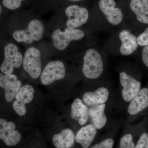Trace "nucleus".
<instances>
[{"label": "nucleus", "mask_w": 148, "mask_h": 148, "mask_svg": "<svg viewBox=\"0 0 148 148\" xmlns=\"http://www.w3.org/2000/svg\"><path fill=\"white\" fill-rule=\"evenodd\" d=\"M44 33L43 23L39 19H33L29 21L26 29L14 32L12 37L16 42L31 44L40 40Z\"/></svg>", "instance_id": "obj_1"}, {"label": "nucleus", "mask_w": 148, "mask_h": 148, "mask_svg": "<svg viewBox=\"0 0 148 148\" xmlns=\"http://www.w3.org/2000/svg\"><path fill=\"white\" fill-rule=\"evenodd\" d=\"M103 63L101 54L90 48L86 51L83 58L82 72L86 77L95 79L100 76L103 71Z\"/></svg>", "instance_id": "obj_2"}, {"label": "nucleus", "mask_w": 148, "mask_h": 148, "mask_svg": "<svg viewBox=\"0 0 148 148\" xmlns=\"http://www.w3.org/2000/svg\"><path fill=\"white\" fill-rule=\"evenodd\" d=\"M23 56L15 44H7L4 49V60L0 67L2 73L12 74L15 68L18 69L22 65Z\"/></svg>", "instance_id": "obj_3"}, {"label": "nucleus", "mask_w": 148, "mask_h": 148, "mask_svg": "<svg viewBox=\"0 0 148 148\" xmlns=\"http://www.w3.org/2000/svg\"><path fill=\"white\" fill-rule=\"evenodd\" d=\"M85 33L82 30L67 27L64 31L56 29L51 36L53 46L59 51L65 50L73 41L82 39Z\"/></svg>", "instance_id": "obj_4"}, {"label": "nucleus", "mask_w": 148, "mask_h": 148, "mask_svg": "<svg viewBox=\"0 0 148 148\" xmlns=\"http://www.w3.org/2000/svg\"><path fill=\"white\" fill-rule=\"evenodd\" d=\"M23 69L31 78L36 79L42 73L41 54L38 49L34 47L28 48L23 57Z\"/></svg>", "instance_id": "obj_5"}, {"label": "nucleus", "mask_w": 148, "mask_h": 148, "mask_svg": "<svg viewBox=\"0 0 148 148\" xmlns=\"http://www.w3.org/2000/svg\"><path fill=\"white\" fill-rule=\"evenodd\" d=\"M66 75L65 65L62 61L56 60L48 63L42 72L40 79L43 85H48L64 78Z\"/></svg>", "instance_id": "obj_6"}, {"label": "nucleus", "mask_w": 148, "mask_h": 148, "mask_svg": "<svg viewBox=\"0 0 148 148\" xmlns=\"http://www.w3.org/2000/svg\"><path fill=\"white\" fill-rule=\"evenodd\" d=\"M65 13L68 18L66 27L73 29H77L84 25L89 17V13L87 9L76 5L67 7L65 10Z\"/></svg>", "instance_id": "obj_7"}, {"label": "nucleus", "mask_w": 148, "mask_h": 148, "mask_svg": "<svg viewBox=\"0 0 148 148\" xmlns=\"http://www.w3.org/2000/svg\"><path fill=\"white\" fill-rule=\"evenodd\" d=\"M98 6L110 24L116 26L122 21L123 12L117 6L115 0H100Z\"/></svg>", "instance_id": "obj_8"}, {"label": "nucleus", "mask_w": 148, "mask_h": 148, "mask_svg": "<svg viewBox=\"0 0 148 148\" xmlns=\"http://www.w3.org/2000/svg\"><path fill=\"white\" fill-rule=\"evenodd\" d=\"M15 128L16 125L13 122L0 119V139L6 145L13 147L21 141V133Z\"/></svg>", "instance_id": "obj_9"}, {"label": "nucleus", "mask_w": 148, "mask_h": 148, "mask_svg": "<svg viewBox=\"0 0 148 148\" xmlns=\"http://www.w3.org/2000/svg\"><path fill=\"white\" fill-rule=\"evenodd\" d=\"M34 89L32 85L26 84L21 86L15 95L13 104L14 110L18 115L23 116L27 113L26 104L31 103L34 97Z\"/></svg>", "instance_id": "obj_10"}, {"label": "nucleus", "mask_w": 148, "mask_h": 148, "mask_svg": "<svg viewBox=\"0 0 148 148\" xmlns=\"http://www.w3.org/2000/svg\"><path fill=\"white\" fill-rule=\"evenodd\" d=\"M119 78L123 88L122 90L123 98L125 102H130L140 91L141 83L124 72L120 73Z\"/></svg>", "instance_id": "obj_11"}, {"label": "nucleus", "mask_w": 148, "mask_h": 148, "mask_svg": "<svg viewBox=\"0 0 148 148\" xmlns=\"http://www.w3.org/2000/svg\"><path fill=\"white\" fill-rule=\"evenodd\" d=\"M0 86L5 90V98L8 102H11L21 86V81L12 74L0 73Z\"/></svg>", "instance_id": "obj_12"}, {"label": "nucleus", "mask_w": 148, "mask_h": 148, "mask_svg": "<svg viewBox=\"0 0 148 148\" xmlns=\"http://www.w3.org/2000/svg\"><path fill=\"white\" fill-rule=\"evenodd\" d=\"M119 37L121 42L120 52L123 55H130L138 48L137 38L129 31L122 30L119 33Z\"/></svg>", "instance_id": "obj_13"}, {"label": "nucleus", "mask_w": 148, "mask_h": 148, "mask_svg": "<svg viewBox=\"0 0 148 148\" xmlns=\"http://www.w3.org/2000/svg\"><path fill=\"white\" fill-rule=\"evenodd\" d=\"M97 134V128L93 124H88L82 127L75 136V141L82 148H88Z\"/></svg>", "instance_id": "obj_14"}, {"label": "nucleus", "mask_w": 148, "mask_h": 148, "mask_svg": "<svg viewBox=\"0 0 148 148\" xmlns=\"http://www.w3.org/2000/svg\"><path fill=\"white\" fill-rule=\"evenodd\" d=\"M109 94L107 88L101 87L93 92H85L83 96V100L88 106H98L105 104L108 101Z\"/></svg>", "instance_id": "obj_15"}, {"label": "nucleus", "mask_w": 148, "mask_h": 148, "mask_svg": "<svg viewBox=\"0 0 148 148\" xmlns=\"http://www.w3.org/2000/svg\"><path fill=\"white\" fill-rule=\"evenodd\" d=\"M148 107V88H143L131 101L128 108V113L134 115Z\"/></svg>", "instance_id": "obj_16"}, {"label": "nucleus", "mask_w": 148, "mask_h": 148, "mask_svg": "<svg viewBox=\"0 0 148 148\" xmlns=\"http://www.w3.org/2000/svg\"><path fill=\"white\" fill-rule=\"evenodd\" d=\"M52 140L56 148H71L75 141V136L71 130L66 128L53 135Z\"/></svg>", "instance_id": "obj_17"}, {"label": "nucleus", "mask_w": 148, "mask_h": 148, "mask_svg": "<svg viewBox=\"0 0 148 148\" xmlns=\"http://www.w3.org/2000/svg\"><path fill=\"white\" fill-rule=\"evenodd\" d=\"M88 110L86 106L79 98L76 99L71 107L72 118L78 122L81 125H84L88 120Z\"/></svg>", "instance_id": "obj_18"}, {"label": "nucleus", "mask_w": 148, "mask_h": 148, "mask_svg": "<svg viewBox=\"0 0 148 148\" xmlns=\"http://www.w3.org/2000/svg\"><path fill=\"white\" fill-rule=\"evenodd\" d=\"M129 8L138 21L148 24V0H131Z\"/></svg>", "instance_id": "obj_19"}, {"label": "nucleus", "mask_w": 148, "mask_h": 148, "mask_svg": "<svg viewBox=\"0 0 148 148\" xmlns=\"http://www.w3.org/2000/svg\"><path fill=\"white\" fill-rule=\"evenodd\" d=\"M106 104L98 105L90 108L88 114L92 119L93 125L97 129H101L105 126L107 119L105 114Z\"/></svg>", "instance_id": "obj_20"}, {"label": "nucleus", "mask_w": 148, "mask_h": 148, "mask_svg": "<svg viewBox=\"0 0 148 148\" xmlns=\"http://www.w3.org/2000/svg\"><path fill=\"white\" fill-rule=\"evenodd\" d=\"M119 148H135V143H133L132 135L127 134L123 136L120 142Z\"/></svg>", "instance_id": "obj_21"}, {"label": "nucleus", "mask_w": 148, "mask_h": 148, "mask_svg": "<svg viewBox=\"0 0 148 148\" xmlns=\"http://www.w3.org/2000/svg\"><path fill=\"white\" fill-rule=\"evenodd\" d=\"M25 0H3V5L10 10H15L21 7L22 2Z\"/></svg>", "instance_id": "obj_22"}, {"label": "nucleus", "mask_w": 148, "mask_h": 148, "mask_svg": "<svg viewBox=\"0 0 148 148\" xmlns=\"http://www.w3.org/2000/svg\"><path fill=\"white\" fill-rule=\"evenodd\" d=\"M135 148H148V134L143 133L139 138Z\"/></svg>", "instance_id": "obj_23"}, {"label": "nucleus", "mask_w": 148, "mask_h": 148, "mask_svg": "<svg viewBox=\"0 0 148 148\" xmlns=\"http://www.w3.org/2000/svg\"><path fill=\"white\" fill-rule=\"evenodd\" d=\"M138 45L142 47L148 45V27L137 38Z\"/></svg>", "instance_id": "obj_24"}, {"label": "nucleus", "mask_w": 148, "mask_h": 148, "mask_svg": "<svg viewBox=\"0 0 148 148\" xmlns=\"http://www.w3.org/2000/svg\"><path fill=\"white\" fill-rule=\"evenodd\" d=\"M114 145L113 140L109 138L103 140L101 143L96 144L90 148H113Z\"/></svg>", "instance_id": "obj_25"}, {"label": "nucleus", "mask_w": 148, "mask_h": 148, "mask_svg": "<svg viewBox=\"0 0 148 148\" xmlns=\"http://www.w3.org/2000/svg\"><path fill=\"white\" fill-rule=\"evenodd\" d=\"M142 55L143 63L148 67V45L145 47L143 49Z\"/></svg>", "instance_id": "obj_26"}, {"label": "nucleus", "mask_w": 148, "mask_h": 148, "mask_svg": "<svg viewBox=\"0 0 148 148\" xmlns=\"http://www.w3.org/2000/svg\"><path fill=\"white\" fill-rule=\"evenodd\" d=\"M67 1L71 2H80L82 1H84V0H67Z\"/></svg>", "instance_id": "obj_27"}, {"label": "nucleus", "mask_w": 148, "mask_h": 148, "mask_svg": "<svg viewBox=\"0 0 148 148\" xmlns=\"http://www.w3.org/2000/svg\"><path fill=\"white\" fill-rule=\"evenodd\" d=\"M0 10H1V13L2 12V8H1V6H0Z\"/></svg>", "instance_id": "obj_28"}, {"label": "nucleus", "mask_w": 148, "mask_h": 148, "mask_svg": "<svg viewBox=\"0 0 148 148\" xmlns=\"http://www.w3.org/2000/svg\"><path fill=\"white\" fill-rule=\"evenodd\" d=\"M129 1H131V0H129Z\"/></svg>", "instance_id": "obj_29"}]
</instances>
